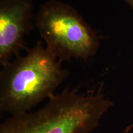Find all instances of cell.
Masks as SVG:
<instances>
[{
  "mask_svg": "<svg viewBox=\"0 0 133 133\" xmlns=\"http://www.w3.org/2000/svg\"><path fill=\"white\" fill-rule=\"evenodd\" d=\"M69 75L62 62L38 41L3 66L0 109L11 115L30 112L54 94Z\"/></svg>",
  "mask_w": 133,
  "mask_h": 133,
  "instance_id": "cell-1",
  "label": "cell"
},
{
  "mask_svg": "<svg viewBox=\"0 0 133 133\" xmlns=\"http://www.w3.org/2000/svg\"><path fill=\"white\" fill-rule=\"evenodd\" d=\"M34 112L11 115L0 125V133H90L114 103L102 91L81 94L64 89Z\"/></svg>",
  "mask_w": 133,
  "mask_h": 133,
  "instance_id": "cell-2",
  "label": "cell"
},
{
  "mask_svg": "<svg viewBox=\"0 0 133 133\" xmlns=\"http://www.w3.org/2000/svg\"><path fill=\"white\" fill-rule=\"evenodd\" d=\"M35 24L46 48L61 62L87 60L97 54L101 46L95 31L68 3L48 1L38 11Z\"/></svg>",
  "mask_w": 133,
  "mask_h": 133,
  "instance_id": "cell-3",
  "label": "cell"
},
{
  "mask_svg": "<svg viewBox=\"0 0 133 133\" xmlns=\"http://www.w3.org/2000/svg\"><path fill=\"white\" fill-rule=\"evenodd\" d=\"M32 0H0V64L3 66L25 48V35L32 27Z\"/></svg>",
  "mask_w": 133,
  "mask_h": 133,
  "instance_id": "cell-4",
  "label": "cell"
},
{
  "mask_svg": "<svg viewBox=\"0 0 133 133\" xmlns=\"http://www.w3.org/2000/svg\"><path fill=\"white\" fill-rule=\"evenodd\" d=\"M125 2L129 5L131 8V9L133 10V0H124Z\"/></svg>",
  "mask_w": 133,
  "mask_h": 133,
  "instance_id": "cell-5",
  "label": "cell"
},
{
  "mask_svg": "<svg viewBox=\"0 0 133 133\" xmlns=\"http://www.w3.org/2000/svg\"><path fill=\"white\" fill-rule=\"evenodd\" d=\"M131 127H132V126H129V127H128L127 128H126V129H125V131H124V132H123L122 133H125V132H128V131L129 129H130L131 128Z\"/></svg>",
  "mask_w": 133,
  "mask_h": 133,
  "instance_id": "cell-6",
  "label": "cell"
}]
</instances>
